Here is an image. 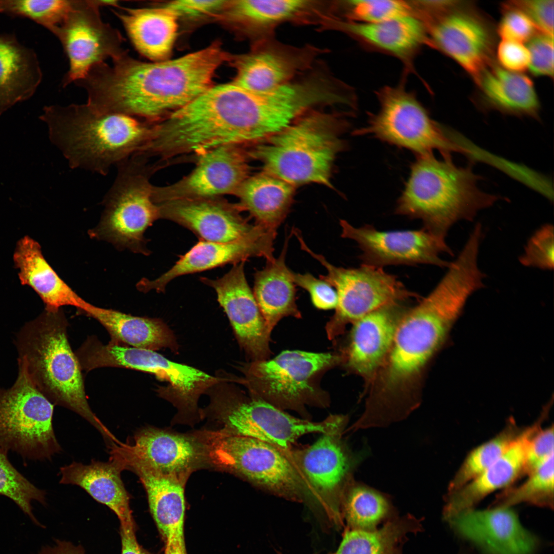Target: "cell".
Here are the masks:
<instances>
[{"instance_id":"cell-1","label":"cell","mask_w":554,"mask_h":554,"mask_svg":"<svg viewBox=\"0 0 554 554\" xmlns=\"http://www.w3.org/2000/svg\"><path fill=\"white\" fill-rule=\"evenodd\" d=\"M231 59L217 42L177 58L152 63L135 60L127 52L111 66H94L78 85L95 109L154 123L212 86L216 70Z\"/></svg>"},{"instance_id":"cell-2","label":"cell","mask_w":554,"mask_h":554,"mask_svg":"<svg viewBox=\"0 0 554 554\" xmlns=\"http://www.w3.org/2000/svg\"><path fill=\"white\" fill-rule=\"evenodd\" d=\"M474 292L473 284L467 275L448 270L426 297L406 310L380 368L378 390L368 399L375 412L400 417L418 406L419 401L410 389Z\"/></svg>"},{"instance_id":"cell-3","label":"cell","mask_w":554,"mask_h":554,"mask_svg":"<svg viewBox=\"0 0 554 554\" xmlns=\"http://www.w3.org/2000/svg\"><path fill=\"white\" fill-rule=\"evenodd\" d=\"M40 118L71 168L102 175L141 149L152 124L125 114L101 112L87 103L46 106Z\"/></svg>"},{"instance_id":"cell-4","label":"cell","mask_w":554,"mask_h":554,"mask_svg":"<svg viewBox=\"0 0 554 554\" xmlns=\"http://www.w3.org/2000/svg\"><path fill=\"white\" fill-rule=\"evenodd\" d=\"M68 323L62 310H45L16 333L19 358L38 390L54 405L80 415L102 436L106 443L115 437L91 409L82 369L68 339Z\"/></svg>"},{"instance_id":"cell-5","label":"cell","mask_w":554,"mask_h":554,"mask_svg":"<svg viewBox=\"0 0 554 554\" xmlns=\"http://www.w3.org/2000/svg\"><path fill=\"white\" fill-rule=\"evenodd\" d=\"M480 179L471 168L455 165L451 157L418 156L395 213L421 220L424 229L445 238L457 222L472 221L480 210L498 200L497 195L479 188Z\"/></svg>"},{"instance_id":"cell-6","label":"cell","mask_w":554,"mask_h":554,"mask_svg":"<svg viewBox=\"0 0 554 554\" xmlns=\"http://www.w3.org/2000/svg\"><path fill=\"white\" fill-rule=\"evenodd\" d=\"M348 123L337 113L312 110L261 142L249 155L264 172L294 187L310 183L332 188L337 156L345 148Z\"/></svg>"},{"instance_id":"cell-7","label":"cell","mask_w":554,"mask_h":554,"mask_svg":"<svg viewBox=\"0 0 554 554\" xmlns=\"http://www.w3.org/2000/svg\"><path fill=\"white\" fill-rule=\"evenodd\" d=\"M343 360L338 353L286 350L271 359L247 364L242 383L251 394L310 420L306 406L325 408L330 403L328 393L320 386L321 378Z\"/></svg>"},{"instance_id":"cell-8","label":"cell","mask_w":554,"mask_h":554,"mask_svg":"<svg viewBox=\"0 0 554 554\" xmlns=\"http://www.w3.org/2000/svg\"><path fill=\"white\" fill-rule=\"evenodd\" d=\"M206 460L262 490L313 507L309 490L284 450L261 440L222 429L199 436Z\"/></svg>"},{"instance_id":"cell-9","label":"cell","mask_w":554,"mask_h":554,"mask_svg":"<svg viewBox=\"0 0 554 554\" xmlns=\"http://www.w3.org/2000/svg\"><path fill=\"white\" fill-rule=\"evenodd\" d=\"M117 167V177L104 200L101 221L89 234L118 248L148 254L144 233L160 218L159 205L153 201V186L148 180L152 172L134 155Z\"/></svg>"},{"instance_id":"cell-10","label":"cell","mask_w":554,"mask_h":554,"mask_svg":"<svg viewBox=\"0 0 554 554\" xmlns=\"http://www.w3.org/2000/svg\"><path fill=\"white\" fill-rule=\"evenodd\" d=\"M10 388L0 387V448L24 459L50 460L61 447L53 429L54 405L36 388L24 361Z\"/></svg>"},{"instance_id":"cell-11","label":"cell","mask_w":554,"mask_h":554,"mask_svg":"<svg viewBox=\"0 0 554 554\" xmlns=\"http://www.w3.org/2000/svg\"><path fill=\"white\" fill-rule=\"evenodd\" d=\"M211 408L222 430L266 442L283 450L292 449L301 437L324 434L346 425L347 416L330 415L320 422L294 417L254 395L221 390L212 398Z\"/></svg>"},{"instance_id":"cell-12","label":"cell","mask_w":554,"mask_h":554,"mask_svg":"<svg viewBox=\"0 0 554 554\" xmlns=\"http://www.w3.org/2000/svg\"><path fill=\"white\" fill-rule=\"evenodd\" d=\"M294 235L301 249L326 269V274H321L319 278L328 282L337 291L338 302L335 312L325 327L329 340L342 334L347 324L353 323L385 305L420 297L408 290L396 276L387 273L382 267L365 264L358 268L336 267L323 255L313 251L300 232Z\"/></svg>"},{"instance_id":"cell-13","label":"cell","mask_w":554,"mask_h":554,"mask_svg":"<svg viewBox=\"0 0 554 554\" xmlns=\"http://www.w3.org/2000/svg\"><path fill=\"white\" fill-rule=\"evenodd\" d=\"M378 112L369 115L367 126L357 135H372L383 142L408 149L417 156L439 151L443 157L462 151L448 130L431 118L414 94L402 87H385L378 94Z\"/></svg>"},{"instance_id":"cell-14","label":"cell","mask_w":554,"mask_h":554,"mask_svg":"<svg viewBox=\"0 0 554 554\" xmlns=\"http://www.w3.org/2000/svg\"><path fill=\"white\" fill-rule=\"evenodd\" d=\"M346 426L322 435L307 447L284 450L300 474L314 507L333 526H344L342 506L362 455L353 453L342 439Z\"/></svg>"},{"instance_id":"cell-15","label":"cell","mask_w":554,"mask_h":554,"mask_svg":"<svg viewBox=\"0 0 554 554\" xmlns=\"http://www.w3.org/2000/svg\"><path fill=\"white\" fill-rule=\"evenodd\" d=\"M97 1H75L62 23L51 31L60 41L69 62L65 87L83 78L95 65L128 52L120 32L104 22Z\"/></svg>"},{"instance_id":"cell-16","label":"cell","mask_w":554,"mask_h":554,"mask_svg":"<svg viewBox=\"0 0 554 554\" xmlns=\"http://www.w3.org/2000/svg\"><path fill=\"white\" fill-rule=\"evenodd\" d=\"M431 24L434 45L478 84L484 72L494 64L496 38L488 19L472 5L458 1Z\"/></svg>"},{"instance_id":"cell-17","label":"cell","mask_w":554,"mask_h":554,"mask_svg":"<svg viewBox=\"0 0 554 554\" xmlns=\"http://www.w3.org/2000/svg\"><path fill=\"white\" fill-rule=\"evenodd\" d=\"M341 237L354 241L362 251L363 264L382 267L390 265L430 264L448 267L441 253L453 255L445 238L423 228L413 230L379 231L371 225L356 228L340 221Z\"/></svg>"},{"instance_id":"cell-18","label":"cell","mask_w":554,"mask_h":554,"mask_svg":"<svg viewBox=\"0 0 554 554\" xmlns=\"http://www.w3.org/2000/svg\"><path fill=\"white\" fill-rule=\"evenodd\" d=\"M199 156L195 167L188 176L168 187L153 188L155 203L235 193L248 177L247 157L239 146H220Z\"/></svg>"},{"instance_id":"cell-19","label":"cell","mask_w":554,"mask_h":554,"mask_svg":"<svg viewBox=\"0 0 554 554\" xmlns=\"http://www.w3.org/2000/svg\"><path fill=\"white\" fill-rule=\"evenodd\" d=\"M324 52L314 46H292L273 38L257 43L249 53L232 57L236 69L233 83L252 92L273 90L312 68Z\"/></svg>"},{"instance_id":"cell-20","label":"cell","mask_w":554,"mask_h":554,"mask_svg":"<svg viewBox=\"0 0 554 554\" xmlns=\"http://www.w3.org/2000/svg\"><path fill=\"white\" fill-rule=\"evenodd\" d=\"M245 262L233 265L216 279L202 277L201 281L215 291L217 301L226 312L239 343L253 361L268 359L271 354L269 330L244 271Z\"/></svg>"},{"instance_id":"cell-21","label":"cell","mask_w":554,"mask_h":554,"mask_svg":"<svg viewBox=\"0 0 554 554\" xmlns=\"http://www.w3.org/2000/svg\"><path fill=\"white\" fill-rule=\"evenodd\" d=\"M277 232L257 225L248 235L228 242H213L200 240L168 271L159 278L150 280L143 279L136 284L140 291L165 290L168 284L174 279L221 267L233 265L253 257H261L266 261L273 260V245Z\"/></svg>"},{"instance_id":"cell-22","label":"cell","mask_w":554,"mask_h":554,"mask_svg":"<svg viewBox=\"0 0 554 554\" xmlns=\"http://www.w3.org/2000/svg\"><path fill=\"white\" fill-rule=\"evenodd\" d=\"M451 529L486 554H532L538 540L510 507L471 509L447 520Z\"/></svg>"},{"instance_id":"cell-23","label":"cell","mask_w":554,"mask_h":554,"mask_svg":"<svg viewBox=\"0 0 554 554\" xmlns=\"http://www.w3.org/2000/svg\"><path fill=\"white\" fill-rule=\"evenodd\" d=\"M110 453L123 470H129L138 477L146 491L151 513L165 542H185L186 480L153 469L132 453L126 443L115 446Z\"/></svg>"},{"instance_id":"cell-24","label":"cell","mask_w":554,"mask_h":554,"mask_svg":"<svg viewBox=\"0 0 554 554\" xmlns=\"http://www.w3.org/2000/svg\"><path fill=\"white\" fill-rule=\"evenodd\" d=\"M160 218L188 229L200 240L228 242L241 239L257 227L241 214L243 209L215 198L179 200L157 204Z\"/></svg>"},{"instance_id":"cell-25","label":"cell","mask_w":554,"mask_h":554,"mask_svg":"<svg viewBox=\"0 0 554 554\" xmlns=\"http://www.w3.org/2000/svg\"><path fill=\"white\" fill-rule=\"evenodd\" d=\"M400 303L385 305L353 323L349 345L343 355L348 369L366 379L373 378L380 369L399 322L406 311Z\"/></svg>"},{"instance_id":"cell-26","label":"cell","mask_w":554,"mask_h":554,"mask_svg":"<svg viewBox=\"0 0 554 554\" xmlns=\"http://www.w3.org/2000/svg\"><path fill=\"white\" fill-rule=\"evenodd\" d=\"M328 7V1L238 0L229 1L224 12L255 44L272 38L276 28L286 22L318 25Z\"/></svg>"},{"instance_id":"cell-27","label":"cell","mask_w":554,"mask_h":554,"mask_svg":"<svg viewBox=\"0 0 554 554\" xmlns=\"http://www.w3.org/2000/svg\"><path fill=\"white\" fill-rule=\"evenodd\" d=\"M543 416L524 428L507 451L488 468L461 488L448 492L444 506L446 520L473 509L491 492L508 486L523 476L527 449L533 436L540 429Z\"/></svg>"},{"instance_id":"cell-28","label":"cell","mask_w":554,"mask_h":554,"mask_svg":"<svg viewBox=\"0 0 554 554\" xmlns=\"http://www.w3.org/2000/svg\"><path fill=\"white\" fill-rule=\"evenodd\" d=\"M137 457L159 472L185 480L205 459L199 440L151 427L137 431L126 443Z\"/></svg>"},{"instance_id":"cell-29","label":"cell","mask_w":554,"mask_h":554,"mask_svg":"<svg viewBox=\"0 0 554 554\" xmlns=\"http://www.w3.org/2000/svg\"><path fill=\"white\" fill-rule=\"evenodd\" d=\"M320 26L321 29L348 33L405 61L428 41L426 26L415 14L377 23L356 22L330 16L325 19Z\"/></svg>"},{"instance_id":"cell-30","label":"cell","mask_w":554,"mask_h":554,"mask_svg":"<svg viewBox=\"0 0 554 554\" xmlns=\"http://www.w3.org/2000/svg\"><path fill=\"white\" fill-rule=\"evenodd\" d=\"M119 462L110 457L107 462L92 460L89 464L73 462L60 468V483L75 485L95 500L108 506L120 523L134 521L130 507V496L121 479Z\"/></svg>"},{"instance_id":"cell-31","label":"cell","mask_w":554,"mask_h":554,"mask_svg":"<svg viewBox=\"0 0 554 554\" xmlns=\"http://www.w3.org/2000/svg\"><path fill=\"white\" fill-rule=\"evenodd\" d=\"M112 11L119 18L135 48L153 62L167 60L178 30L176 15L162 5L149 8L121 7Z\"/></svg>"},{"instance_id":"cell-32","label":"cell","mask_w":554,"mask_h":554,"mask_svg":"<svg viewBox=\"0 0 554 554\" xmlns=\"http://www.w3.org/2000/svg\"><path fill=\"white\" fill-rule=\"evenodd\" d=\"M13 261L21 283L31 287L40 296L45 309L64 306L79 310L84 301L55 272L44 258L40 245L29 236L17 243Z\"/></svg>"},{"instance_id":"cell-33","label":"cell","mask_w":554,"mask_h":554,"mask_svg":"<svg viewBox=\"0 0 554 554\" xmlns=\"http://www.w3.org/2000/svg\"><path fill=\"white\" fill-rule=\"evenodd\" d=\"M477 85L484 109L538 119L540 102L528 76L493 64L484 72Z\"/></svg>"},{"instance_id":"cell-34","label":"cell","mask_w":554,"mask_h":554,"mask_svg":"<svg viewBox=\"0 0 554 554\" xmlns=\"http://www.w3.org/2000/svg\"><path fill=\"white\" fill-rule=\"evenodd\" d=\"M289 238H285L280 255L266 261L254 275L253 293L271 332L285 317L302 318L296 304V286L285 262Z\"/></svg>"},{"instance_id":"cell-35","label":"cell","mask_w":554,"mask_h":554,"mask_svg":"<svg viewBox=\"0 0 554 554\" xmlns=\"http://www.w3.org/2000/svg\"><path fill=\"white\" fill-rule=\"evenodd\" d=\"M42 75L33 49L12 35L0 34V115L33 96Z\"/></svg>"},{"instance_id":"cell-36","label":"cell","mask_w":554,"mask_h":554,"mask_svg":"<svg viewBox=\"0 0 554 554\" xmlns=\"http://www.w3.org/2000/svg\"><path fill=\"white\" fill-rule=\"evenodd\" d=\"M78 311L101 324L110 336V343L154 351L176 346L172 333L160 320L101 308L86 301Z\"/></svg>"},{"instance_id":"cell-37","label":"cell","mask_w":554,"mask_h":554,"mask_svg":"<svg viewBox=\"0 0 554 554\" xmlns=\"http://www.w3.org/2000/svg\"><path fill=\"white\" fill-rule=\"evenodd\" d=\"M136 370L151 373L169 383L159 393L176 401L181 406L193 409L200 395L218 383L219 379L198 369L173 362L154 350L140 349Z\"/></svg>"},{"instance_id":"cell-38","label":"cell","mask_w":554,"mask_h":554,"mask_svg":"<svg viewBox=\"0 0 554 554\" xmlns=\"http://www.w3.org/2000/svg\"><path fill=\"white\" fill-rule=\"evenodd\" d=\"M294 192L292 185L263 172L248 177L235 193L255 224L277 232L289 212Z\"/></svg>"},{"instance_id":"cell-39","label":"cell","mask_w":554,"mask_h":554,"mask_svg":"<svg viewBox=\"0 0 554 554\" xmlns=\"http://www.w3.org/2000/svg\"><path fill=\"white\" fill-rule=\"evenodd\" d=\"M422 521L411 514L392 517L372 531L344 530L334 554H403L402 547L410 533L423 529Z\"/></svg>"},{"instance_id":"cell-40","label":"cell","mask_w":554,"mask_h":554,"mask_svg":"<svg viewBox=\"0 0 554 554\" xmlns=\"http://www.w3.org/2000/svg\"><path fill=\"white\" fill-rule=\"evenodd\" d=\"M342 510L345 527L364 531L377 529L382 521L392 518L394 512L385 494L355 480L345 492Z\"/></svg>"},{"instance_id":"cell-41","label":"cell","mask_w":554,"mask_h":554,"mask_svg":"<svg viewBox=\"0 0 554 554\" xmlns=\"http://www.w3.org/2000/svg\"><path fill=\"white\" fill-rule=\"evenodd\" d=\"M523 429L510 422L494 438L471 450L450 481L448 492L461 488L488 468L507 451Z\"/></svg>"},{"instance_id":"cell-42","label":"cell","mask_w":554,"mask_h":554,"mask_svg":"<svg viewBox=\"0 0 554 554\" xmlns=\"http://www.w3.org/2000/svg\"><path fill=\"white\" fill-rule=\"evenodd\" d=\"M553 454L528 475L521 485L506 489L496 498L491 507H510L526 503L553 509L554 500Z\"/></svg>"},{"instance_id":"cell-43","label":"cell","mask_w":554,"mask_h":554,"mask_svg":"<svg viewBox=\"0 0 554 554\" xmlns=\"http://www.w3.org/2000/svg\"><path fill=\"white\" fill-rule=\"evenodd\" d=\"M7 455L0 448V496L13 501L35 525L43 527L33 514L31 502L34 500L46 505V492L20 473Z\"/></svg>"},{"instance_id":"cell-44","label":"cell","mask_w":554,"mask_h":554,"mask_svg":"<svg viewBox=\"0 0 554 554\" xmlns=\"http://www.w3.org/2000/svg\"><path fill=\"white\" fill-rule=\"evenodd\" d=\"M75 1L0 0V12L29 18L51 32L59 26Z\"/></svg>"},{"instance_id":"cell-45","label":"cell","mask_w":554,"mask_h":554,"mask_svg":"<svg viewBox=\"0 0 554 554\" xmlns=\"http://www.w3.org/2000/svg\"><path fill=\"white\" fill-rule=\"evenodd\" d=\"M348 21L377 23L415 14L413 4L399 0H351L337 2Z\"/></svg>"},{"instance_id":"cell-46","label":"cell","mask_w":554,"mask_h":554,"mask_svg":"<svg viewBox=\"0 0 554 554\" xmlns=\"http://www.w3.org/2000/svg\"><path fill=\"white\" fill-rule=\"evenodd\" d=\"M553 226L551 224H545L538 229L529 239L524 253L519 258L521 264L544 270L553 269Z\"/></svg>"},{"instance_id":"cell-47","label":"cell","mask_w":554,"mask_h":554,"mask_svg":"<svg viewBox=\"0 0 554 554\" xmlns=\"http://www.w3.org/2000/svg\"><path fill=\"white\" fill-rule=\"evenodd\" d=\"M502 16L497 32L502 38L523 43L529 42L540 33H544L523 12L509 5L507 2L502 4Z\"/></svg>"},{"instance_id":"cell-48","label":"cell","mask_w":554,"mask_h":554,"mask_svg":"<svg viewBox=\"0 0 554 554\" xmlns=\"http://www.w3.org/2000/svg\"><path fill=\"white\" fill-rule=\"evenodd\" d=\"M293 281L297 286L306 290L309 294L313 305L318 309H335L338 297L335 289L328 282L314 277L309 272L303 274L291 271Z\"/></svg>"},{"instance_id":"cell-49","label":"cell","mask_w":554,"mask_h":554,"mask_svg":"<svg viewBox=\"0 0 554 554\" xmlns=\"http://www.w3.org/2000/svg\"><path fill=\"white\" fill-rule=\"evenodd\" d=\"M530 61L529 69L537 76L553 77V36L540 33L531 39L527 46Z\"/></svg>"},{"instance_id":"cell-50","label":"cell","mask_w":554,"mask_h":554,"mask_svg":"<svg viewBox=\"0 0 554 554\" xmlns=\"http://www.w3.org/2000/svg\"><path fill=\"white\" fill-rule=\"evenodd\" d=\"M553 440L552 425L540 428L533 436L527 449L523 476L529 474L553 454Z\"/></svg>"},{"instance_id":"cell-51","label":"cell","mask_w":554,"mask_h":554,"mask_svg":"<svg viewBox=\"0 0 554 554\" xmlns=\"http://www.w3.org/2000/svg\"><path fill=\"white\" fill-rule=\"evenodd\" d=\"M525 14L544 33L553 36V0L506 2Z\"/></svg>"},{"instance_id":"cell-52","label":"cell","mask_w":554,"mask_h":554,"mask_svg":"<svg viewBox=\"0 0 554 554\" xmlns=\"http://www.w3.org/2000/svg\"><path fill=\"white\" fill-rule=\"evenodd\" d=\"M229 1L222 0H180L168 2L163 6L178 17L197 19L224 12Z\"/></svg>"},{"instance_id":"cell-53","label":"cell","mask_w":554,"mask_h":554,"mask_svg":"<svg viewBox=\"0 0 554 554\" xmlns=\"http://www.w3.org/2000/svg\"><path fill=\"white\" fill-rule=\"evenodd\" d=\"M496 55L502 68L513 72L521 73L529 67V50L522 43L502 40L497 46Z\"/></svg>"},{"instance_id":"cell-54","label":"cell","mask_w":554,"mask_h":554,"mask_svg":"<svg viewBox=\"0 0 554 554\" xmlns=\"http://www.w3.org/2000/svg\"><path fill=\"white\" fill-rule=\"evenodd\" d=\"M136 529L134 521L120 523L121 554H151L138 544L136 537Z\"/></svg>"},{"instance_id":"cell-55","label":"cell","mask_w":554,"mask_h":554,"mask_svg":"<svg viewBox=\"0 0 554 554\" xmlns=\"http://www.w3.org/2000/svg\"><path fill=\"white\" fill-rule=\"evenodd\" d=\"M38 554H85L81 545H75L66 541L56 540L52 546L42 548Z\"/></svg>"},{"instance_id":"cell-56","label":"cell","mask_w":554,"mask_h":554,"mask_svg":"<svg viewBox=\"0 0 554 554\" xmlns=\"http://www.w3.org/2000/svg\"><path fill=\"white\" fill-rule=\"evenodd\" d=\"M164 554H186L185 542L176 540L166 542Z\"/></svg>"},{"instance_id":"cell-57","label":"cell","mask_w":554,"mask_h":554,"mask_svg":"<svg viewBox=\"0 0 554 554\" xmlns=\"http://www.w3.org/2000/svg\"><path fill=\"white\" fill-rule=\"evenodd\" d=\"M327 554H334V553H328Z\"/></svg>"}]
</instances>
